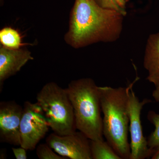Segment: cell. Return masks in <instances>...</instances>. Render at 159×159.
I'll list each match as a JSON object with an SVG mask.
<instances>
[{"label": "cell", "instance_id": "obj_1", "mask_svg": "<svg viewBox=\"0 0 159 159\" xmlns=\"http://www.w3.org/2000/svg\"><path fill=\"white\" fill-rule=\"evenodd\" d=\"M124 16L102 8L95 0H75L65 40L76 49L116 41L122 33Z\"/></svg>", "mask_w": 159, "mask_h": 159}, {"label": "cell", "instance_id": "obj_2", "mask_svg": "<svg viewBox=\"0 0 159 159\" xmlns=\"http://www.w3.org/2000/svg\"><path fill=\"white\" fill-rule=\"evenodd\" d=\"M139 79L125 88L98 87L103 136L122 159H130L128 92Z\"/></svg>", "mask_w": 159, "mask_h": 159}, {"label": "cell", "instance_id": "obj_3", "mask_svg": "<svg viewBox=\"0 0 159 159\" xmlns=\"http://www.w3.org/2000/svg\"><path fill=\"white\" fill-rule=\"evenodd\" d=\"M93 80H72L66 89L74 108L76 129L90 140H103L99 89Z\"/></svg>", "mask_w": 159, "mask_h": 159}, {"label": "cell", "instance_id": "obj_4", "mask_svg": "<svg viewBox=\"0 0 159 159\" xmlns=\"http://www.w3.org/2000/svg\"><path fill=\"white\" fill-rule=\"evenodd\" d=\"M36 100L54 133L66 135L76 131L74 108L66 89L48 83L38 93Z\"/></svg>", "mask_w": 159, "mask_h": 159}, {"label": "cell", "instance_id": "obj_5", "mask_svg": "<svg viewBox=\"0 0 159 159\" xmlns=\"http://www.w3.org/2000/svg\"><path fill=\"white\" fill-rule=\"evenodd\" d=\"M49 128L44 113L37 102H25L20 125V146L27 150H34L45 136Z\"/></svg>", "mask_w": 159, "mask_h": 159}, {"label": "cell", "instance_id": "obj_6", "mask_svg": "<svg viewBox=\"0 0 159 159\" xmlns=\"http://www.w3.org/2000/svg\"><path fill=\"white\" fill-rule=\"evenodd\" d=\"M133 86L131 87L128 92L130 159L149 158L152 156L154 151L148 147L147 139L143 134L141 115L144 106L150 103L152 101L148 99H144L140 101L133 90Z\"/></svg>", "mask_w": 159, "mask_h": 159}, {"label": "cell", "instance_id": "obj_7", "mask_svg": "<svg viewBox=\"0 0 159 159\" xmlns=\"http://www.w3.org/2000/svg\"><path fill=\"white\" fill-rule=\"evenodd\" d=\"M90 141L81 132L75 131L66 135L50 134L46 143L56 153L68 159H93Z\"/></svg>", "mask_w": 159, "mask_h": 159}, {"label": "cell", "instance_id": "obj_8", "mask_svg": "<svg viewBox=\"0 0 159 159\" xmlns=\"http://www.w3.org/2000/svg\"><path fill=\"white\" fill-rule=\"evenodd\" d=\"M23 107L13 100L0 102V142L20 146Z\"/></svg>", "mask_w": 159, "mask_h": 159}, {"label": "cell", "instance_id": "obj_9", "mask_svg": "<svg viewBox=\"0 0 159 159\" xmlns=\"http://www.w3.org/2000/svg\"><path fill=\"white\" fill-rule=\"evenodd\" d=\"M33 59L27 49H11L0 48V91L4 81L15 75L29 61Z\"/></svg>", "mask_w": 159, "mask_h": 159}, {"label": "cell", "instance_id": "obj_10", "mask_svg": "<svg viewBox=\"0 0 159 159\" xmlns=\"http://www.w3.org/2000/svg\"><path fill=\"white\" fill-rule=\"evenodd\" d=\"M143 66L148 72L147 80L157 85L159 83V32L151 34L147 39Z\"/></svg>", "mask_w": 159, "mask_h": 159}, {"label": "cell", "instance_id": "obj_11", "mask_svg": "<svg viewBox=\"0 0 159 159\" xmlns=\"http://www.w3.org/2000/svg\"><path fill=\"white\" fill-rule=\"evenodd\" d=\"M93 159H122L107 141L90 140Z\"/></svg>", "mask_w": 159, "mask_h": 159}, {"label": "cell", "instance_id": "obj_12", "mask_svg": "<svg viewBox=\"0 0 159 159\" xmlns=\"http://www.w3.org/2000/svg\"><path fill=\"white\" fill-rule=\"evenodd\" d=\"M0 43L2 47L11 49L21 48L26 45L22 42V36L16 29L6 27L0 31Z\"/></svg>", "mask_w": 159, "mask_h": 159}, {"label": "cell", "instance_id": "obj_13", "mask_svg": "<svg viewBox=\"0 0 159 159\" xmlns=\"http://www.w3.org/2000/svg\"><path fill=\"white\" fill-rule=\"evenodd\" d=\"M147 119L155 127L154 130L147 139L148 147L154 151L159 147V114L154 111H149L147 115Z\"/></svg>", "mask_w": 159, "mask_h": 159}, {"label": "cell", "instance_id": "obj_14", "mask_svg": "<svg viewBox=\"0 0 159 159\" xmlns=\"http://www.w3.org/2000/svg\"><path fill=\"white\" fill-rule=\"evenodd\" d=\"M97 4L104 9H110L126 15V0H95Z\"/></svg>", "mask_w": 159, "mask_h": 159}, {"label": "cell", "instance_id": "obj_15", "mask_svg": "<svg viewBox=\"0 0 159 159\" xmlns=\"http://www.w3.org/2000/svg\"><path fill=\"white\" fill-rule=\"evenodd\" d=\"M47 143L41 144L36 148V153L40 159H68L61 156L56 152Z\"/></svg>", "mask_w": 159, "mask_h": 159}, {"label": "cell", "instance_id": "obj_16", "mask_svg": "<svg viewBox=\"0 0 159 159\" xmlns=\"http://www.w3.org/2000/svg\"><path fill=\"white\" fill-rule=\"evenodd\" d=\"M16 158L17 159H27V150L25 148L20 146V148H11Z\"/></svg>", "mask_w": 159, "mask_h": 159}, {"label": "cell", "instance_id": "obj_17", "mask_svg": "<svg viewBox=\"0 0 159 159\" xmlns=\"http://www.w3.org/2000/svg\"><path fill=\"white\" fill-rule=\"evenodd\" d=\"M155 86V89L152 92V96L157 102H159V83Z\"/></svg>", "mask_w": 159, "mask_h": 159}, {"label": "cell", "instance_id": "obj_18", "mask_svg": "<svg viewBox=\"0 0 159 159\" xmlns=\"http://www.w3.org/2000/svg\"><path fill=\"white\" fill-rule=\"evenodd\" d=\"M151 159H159V147L155 149Z\"/></svg>", "mask_w": 159, "mask_h": 159}, {"label": "cell", "instance_id": "obj_19", "mask_svg": "<svg viewBox=\"0 0 159 159\" xmlns=\"http://www.w3.org/2000/svg\"><path fill=\"white\" fill-rule=\"evenodd\" d=\"M6 151L2 150V153L1 152V156H0V159H5L6 158Z\"/></svg>", "mask_w": 159, "mask_h": 159}]
</instances>
